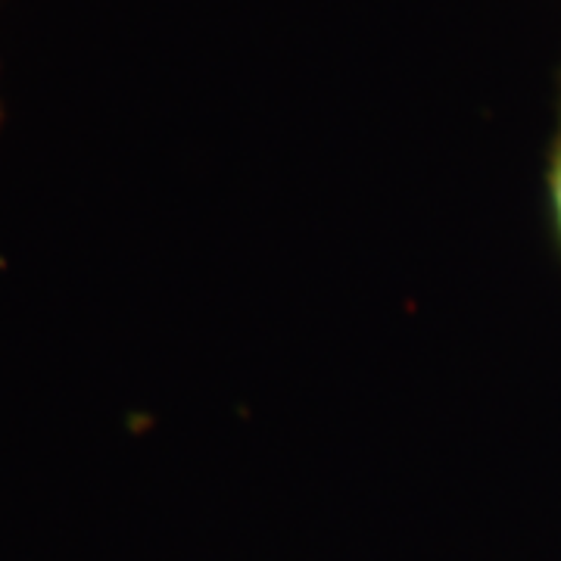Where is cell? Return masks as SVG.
Returning a JSON list of instances; mask_svg holds the SVG:
<instances>
[{"mask_svg":"<svg viewBox=\"0 0 561 561\" xmlns=\"http://www.w3.org/2000/svg\"><path fill=\"white\" fill-rule=\"evenodd\" d=\"M546 206H549V228H552V241L561 253V110L556 135L546 153Z\"/></svg>","mask_w":561,"mask_h":561,"instance_id":"cell-1","label":"cell"}]
</instances>
